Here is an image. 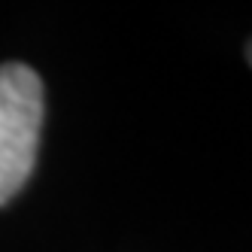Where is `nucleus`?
Here are the masks:
<instances>
[{
	"instance_id": "1",
	"label": "nucleus",
	"mask_w": 252,
	"mask_h": 252,
	"mask_svg": "<svg viewBox=\"0 0 252 252\" xmlns=\"http://www.w3.org/2000/svg\"><path fill=\"white\" fill-rule=\"evenodd\" d=\"M43 128V79L28 64H0V207L28 183Z\"/></svg>"
},
{
	"instance_id": "2",
	"label": "nucleus",
	"mask_w": 252,
	"mask_h": 252,
	"mask_svg": "<svg viewBox=\"0 0 252 252\" xmlns=\"http://www.w3.org/2000/svg\"><path fill=\"white\" fill-rule=\"evenodd\" d=\"M246 55H249V64H252V43H249V49H246Z\"/></svg>"
}]
</instances>
